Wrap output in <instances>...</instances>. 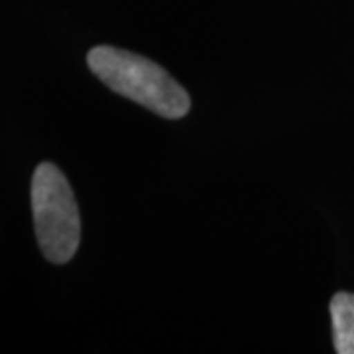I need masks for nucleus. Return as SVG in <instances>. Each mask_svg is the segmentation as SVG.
<instances>
[{"label":"nucleus","instance_id":"nucleus-1","mask_svg":"<svg viewBox=\"0 0 354 354\" xmlns=\"http://www.w3.org/2000/svg\"><path fill=\"white\" fill-rule=\"evenodd\" d=\"M91 71L114 93L164 118H181L191 106L187 91L150 59L130 51L99 46L88 51Z\"/></svg>","mask_w":354,"mask_h":354},{"label":"nucleus","instance_id":"nucleus-2","mask_svg":"<svg viewBox=\"0 0 354 354\" xmlns=\"http://www.w3.org/2000/svg\"><path fill=\"white\" fill-rule=\"evenodd\" d=\"M32 211L44 256L53 264L69 262L81 241V218L69 181L53 164H39L34 174Z\"/></svg>","mask_w":354,"mask_h":354},{"label":"nucleus","instance_id":"nucleus-3","mask_svg":"<svg viewBox=\"0 0 354 354\" xmlns=\"http://www.w3.org/2000/svg\"><path fill=\"white\" fill-rule=\"evenodd\" d=\"M330 319L335 335V351L354 354V295L337 293L330 299Z\"/></svg>","mask_w":354,"mask_h":354}]
</instances>
